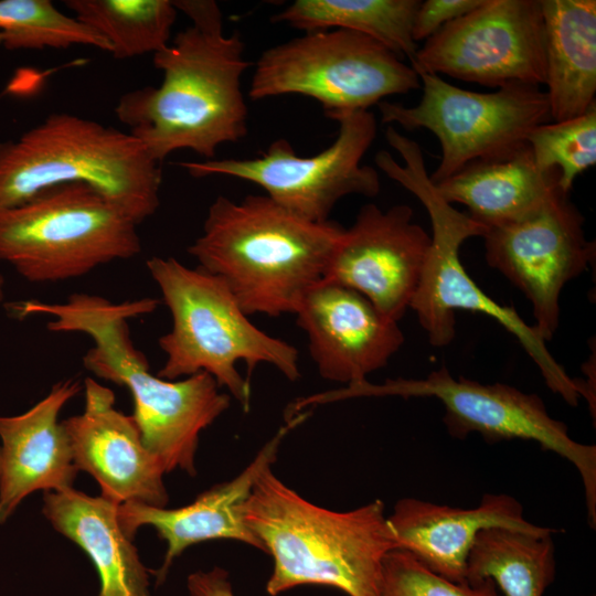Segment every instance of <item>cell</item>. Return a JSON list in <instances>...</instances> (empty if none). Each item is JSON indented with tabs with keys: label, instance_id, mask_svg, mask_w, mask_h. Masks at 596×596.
Returning a JSON list of instances; mask_svg holds the SVG:
<instances>
[{
	"label": "cell",
	"instance_id": "obj_1",
	"mask_svg": "<svg viewBox=\"0 0 596 596\" xmlns=\"http://www.w3.org/2000/svg\"><path fill=\"white\" fill-rule=\"evenodd\" d=\"M173 4L192 23L153 54L161 84L123 94L114 110L159 163L180 149L209 160L221 145L247 135L241 79L249 63L240 33L224 34L222 11L213 0Z\"/></svg>",
	"mask_w": 596,
	"mask_h": 596
},
{
	"label": "cell",
	"instance_id": "obj_2",
	"mask_svg": "<svg viewBox=\"0 0 596 596\" xmlns=\"http://www.w3.org/2000/svg\"><path fill=\"white\" fill-rule=\"evenodd\" d=\"M159 305L150 297L115 304L76 292L65 302L25 301L14 309L20 316H51L46 327L52 332L87 334L94 345L83 356L84 368L128 389L142 443L166 472L181 469L195 476L200 434L230 407L231 396L220 392L206 372L175 381L150 372L147 358L132 343L128 320Z\"/></svg>",
	"mask_w": 596,
	"mask_h": 596
},
{
	"label": "cell",
	"instance_id": "obj_3",
	"mask_svg": "<svg viewBox=\"0 0 596 596\" xmlns=\"http://www.w3.org/2000/svg\"><path fill=\"white\" fill-rule=\"evenodd\" d=\"M343 232L336 222L300 217L266 194L241 201L219 195L188 253L226 285L247 316L279 317L294 315L324 279Z\"/></svg>",
	"mask_w": 596,
	"mask_h": 596
},
{
	"label": "cell",
	"instance_id": "obj_4",
	"mask_svg": "<svg viewBox=\"0 0 596 596\" xmlns=\"http://www.w3.org/2000/svg\"><path fill=\"white\" fill-rule=\"evenodd\" d=\"M244 517L273 557L269 595L323 585L348 596H379L384 558L395 550L380 499L332 511L302 498L268 467L252 489Z\"/></svg>",
	"mask_w": 596,
	"mask_h": 596
},
{
	"label": "cell",
	"instance_id": "obj_5",
	"mask_svg": "<svg viewBox=\"0 0 596 596\" xmlns=\"http://www.w3.org/2000/svg\"><path fill=\"white\" fill-rule=\"evenodd\" d=\"M387 143L401 156L397 162L386 150L374 158L377 168L414 194L426 209L430 245L417 290L409 308L425 329L429 343L446 347L455 338V311L469 310L489 316L513 334L539 368L546 386L567 404L581 397L577 379L571 377L550 353L533 324L526 323L513 307L502 306L486 295L464 268L459 251L470 237H483L487 228L448 203L438 193L426 170L419 145L395 127L385 130Z\"/></svg>",
	"mask_w": 596,
	"mask_h": 596
},
{
	"label": "cell",
	"instance_id": "obj_6",
	"mask_svg": "<svg viewBox=\"0 0 596 596\" xmlns=\"http://www.w3.org/2000/svg\"><path fill=\"white\" fill-rule=\"evenodd\" d=\"M146 266L172 319L158 340L166 354L158 376L175 381L206 372L246 412L249 377L259 364L289 381L300 377L297 348L256 327L220 278L173 257L152 256Z\"/></svg>",
	"mask_w": 596,
	"mask_h": 596
},
{
	"label": "cell",
	"instance_id": "obj_7",
	"mask_svg": "<svg viewBox=\"0 0 596 596\" xmlns=\"http://www.w3.org/2000/svg\"><path fill=\"white\" fill-rule=\"evenodd\" d=\"M161 182L160 163L132 135L67 113L0 143V210L55 185L85 183L139 224L158 210Z\"/></svg>",
	"mask_w": 596,
	"mask_h": 596
},
{
	"label": "cell",
	"instance_id": "obj_8",
	"mask_svg": "<svg viewBox=\"0 0 596 596\" xmlns=\"http://www.w3.org/2000/svg\"><path fill=\"white\" fill-rule=\"evenodd\" d=\"M137 225L88 184L55 185L0 210V262L31 283L77 278L138 255Z\"/></svg>",
	"mask_w": 596,
	"mask_h": 596
},
{
	"label": "cell",
	"instance_id": "obj_9",
	"mask_svg": "<svg viewBox=\"0 0 596 596\" xmlns=\"http://www.w3.org/2000/svg\"><path fill=\"white\" fill-rule=\"evenodd\" d=\"M365 396L435 397L444 407V424L458 439L471 433L488 443L522 439L568 460L584 487L589 525L596 524V447L568 435L567 426L550 416L542 398L503 383L482 384L454 377L443 366L423 379H389L382 384L368 380L311 395L313 405Z\"/></svg>",
	"mask_w": 596,
	"mask_h": 596
},
{
	"label": "cell",
	"instance_id": "obj_10",
	"mask_svg": "<svg viewBox=\"0 0 596 596\" xmlns=\"http://www.w3.org/2000/svg\"><path fill=\"white\" fill-rule=\"evenodd\" d=\"M419 87L413 67L379 41L329 29L306 32L265 50L256 62L248 97L302 95L316 99L328 117L369 110L387 96Z\"/></svg>",
	"mask_w": 596,
	"mask_h": 596
},
{
	"label": "cell",
	"instance_id": "obj_11",
	"mask_svg": "<svg viewBox=\"0 0 596 596\" xmlns=\"http://www.w3.org/2000/svg\"><path fill=\"white\" fill-rule=\"evenodd\" d=\"M413 70L423 87L419 103L406 107L382 100L377 107L383 124H396L406 130L425 128L437 137L440 161L429 174L435 184L476 160L524 145L533 128L551 120L547 96L539 86L509 85L479 93Z\"/></svg>",
	"mask_w": 596,
	"mask_h": 596
},
{
	"label": "cell",
	"instance_id": "obj_12",
	"mask_svg": "<svg viewBox=\"0 0 596 596\" xmlns=\"http://www.w3.org/2000/svg\"><path fill=\"white\" fill-rule=\"evenodd\" d=\"M338 123L336 140L311 157L297 155L284 138L273 141L253 159H209L180 162L190 175H226L255 183L291 213L312 222H327L344 196L373 198L381 190L380 175L362 158L376 136V119L369 110L328 116Z\"/></svg>",
	"mask_w": 596,
	"mask_h": 596
},
{
	"label": "cell",
	"instance_id": "obj_13",
	"mask_svg": "<svg viewBox=\"0 0 596 596\" xmlns=\"http://www.w3.org/2000/svg\"><path fill=\"white\" fill-rule=\"evenodd\" d=\"M411 66L489 87L545 83L541 0H483L418 47Z\"/></svg>",
	"mask_w": 596,
	"mask_h": 596
},
{
	"label": "cell",
	"instance_id": "obj_14",
	"mask_svg": "<svg viewBox=\"0 0 596 596\" xmlns=\"http://www.w3.org/2000/svg\"><path fill=\"white\" fill-rule=\"evenodd\" d=\"M568 194L558 188L530 214L482 237L488 265L531 302L533 327L545 342L558 328L562 289L595 259V244L585 237L584 217Z\"/></svg>",
	"mask_w": 596,
	"mask_h": 596
},
{
	"label": "cell",
	"instance_id": "obj_15",
	"mask_svg": "<svg viewBox=\"0 0 596 596\" xmlns=\"http://www.w3.org/2000/svg\"><path fill=\"white\" fill-rule=\"evenodd\" d=\"M430 235L413 222V210L397 204L361 207L333 252L324 280L351 288L385 317L397 321L419 285Z\"/></svg>",
	"mask_w": 596,
	"mask_h": 596
},
{
	"label": "cell",
	"instance_id": "obj_16",
	"mask_svg": "<svg viewBox=\"0 0 596 596\" xmlns=\"http://www.w3.org/2000/svg\"><path fill=\"white\" fill-rule=\"evenodd\" d=\"M84 390V411L62 421L76 468L89 473L100 496L118 505L166 508V471L143 445L134 417L118 411L114 392L95 379L86 377Z\"/></svg>",
	"mask_w": 596,
	"mask_h": 596
},
{
	"label": "cell",
	"instance_id": "obj_17",
	"mask_svg": "<svg viewBox=\"0 0 596 596\" xmlns=\"http://www.w3.org/2000/svg\"><path fill=\"white\" fill-rule=\"evenodd\" d=\"M294 315L321 377L347 386L384 368L404 343L397 321L360 292L333 281L316 284Z\"/></svg>",
	"mask_w": 596,
	"mask_h": 596
},
{
	"label": "cell",
	"instance_id": "obj_18",
	"mask_svg": "<svg viewBox=\"0 0 596 596\" xmlns=\"http://www.w3.org/2000/svg\"><path fill=\"white\" fill-rule=\"evenodd\" d=\"M309 412L285 415V424L276 432L253 461L235 478L202 492L181 508L167 509L137 502L118 505V522L129 539L142 525H151L167 543L164 560L156 572L162 583L173 561L189 546L211 540H234L266 553L260 540L245 522L244 507L262 472L275 462L281 441L302 423Z\"/></svg>",
	"mask_w": 596,
	"mask_h": 596
},
{
	"label": "cell",
	"instance_id": "obj_19",
	"mask_svg": "<svg viewBox=\"0 0 596 596\" xmlns=\"http://www.w3.org/2000/svg\"><path fill=\"white\" fill-rule=\"evenodd\" d=\"M387 524L395 550L411 553L453 582L466 579L468 557L481 531L501 528L544 533L555 530L526 521L521 503L507 493H486L479 505L470 509L404 498L394 505Z\"/></svg>",
	"mask_w": 596,
	"mask_h": 596
},
{
	"label": "cell",
	"instance_id": "obj_20",
	"mask_svg": "<svg viewBox=\"0 0 596 596\" xmlns=\"http://www.w3.org/2000/svg\"><path fill=\"white\" fill-rule=\"evenodd\" d=\"M79 391L77 380H64L23 414L0 416V524L34 491L73 488L79 470L58 415Z\"/></svg>",
	"mask_w": 596,
	"mask_h": 596
},
{
	"label": "cell",
	"instance_id": "obj_21",
	"mask_svg": "<svg viewBox=\"0 0 596 596\" xmlns=\"http://www.w3.org/2000/svg\"><path fill=\"white\" fill-rule=\"evenodd\" d=\"M43 514L93 562L98 596H151L148 571L118 522V504L74 488L46 491Z\"/></svg>",
	"mask_w": 596,
	"mask_h": 596
},
{
	"label": "cell",
	"instance_id": "obj_22",
	"mask_svg": "<svg viewBox=\"0 0 596 596\" xmlns=\"http://www.w3.org/2000/svg\"><path fill=\"white\" fill-rule=\"evenodd\" d=\"M556 170L543 172L525 142L499 156L476 160L435 184L448 203L465 205L487 230L530 214L560 188Z\"/></svg>",
	"mask_w": 596,
	"mask_h": 596
},
{
	"label": "cell",
	"instance_id": "obj_23",
	"mask_svg": "<svg viewBox=\"0 0 596 596\" xmlns=\"http://www.w3.org/2000/svg\"><path fill=\"white\" fill-rule=\"evenodd\" d=\"M551 120L596 107V1L541 0Z\"/></svg>",
	"mask_w": 596,
	"mask_h": 596
},
{
	"label": "cell",
	"instance_id": "obj_24",
	"mask_svg": "<svg viewBox=\"0 0 596 596\" xmlns=\"http://www.w3.org/2000/svg\"><path fill=\"white\" fill-rule=\"evenodd\" d=\"M556 532L481 531L470 551L465 581L491 578L503 596H543L555 576L552 534Z\"/></svg>",
	"mask_w": 596,
	"mask_h": 596
},
{
	"label": "cell",
	"instance_id": "obj_25",
	"mask_svg": "<svg viewBox=\"0 0 596 596\" xmlns=\"http://www.w3.org/2000/svg\"><path fill=\"white\" fill-rule=\"evenodd\" d=\"M419 0H296L272 17L306 32L344 29L368 35L409 61L418 46L412 36Z\"/></svg>",
	"mask_w": 596,
	"mask_h": 596
},
{
	"label": "cell",
	"instance_id": "obj_26",
	"mask_svg": "<svg viewBox=\"0 0 596 596\" xmlns=\"http://www.w3.org/2000/svg\"><path fill=\"white\" fill-rule=\"evenodd\" d=\"M75 19L102 35L115 58L163 50L178 10L170 0H66Z\"/></svg>",
	"mask_w": 596,
	"mask_h": 596
},
{
	"label": "cell",
	"instance_id": "obj_27",
	"mask_svg": "<svg viewBox=\"0 0 596 596\" xmlns=\"http://www.w3.org/2000/svg\"><path fill=\"white\" fill-rule=\"evenodd\" d=\"M0 44L8 50L88 45L110 51L106 39L50 0H0Z\"/></svg>",
	"mask_w": 596,
	"mask_h": 596
},
{
	"label": "cell",
	"instance_id": "obj_28",
	"mask_svg": "<svg viewBox=\"0 0 596 596\" xmlns=\"http://www.w3.org/2000/svg\"><path fill=\"white\" fill-rule=\"evenodd\" d=\"M526 143L538 168L556 170L560 188L570 193L577 175L596 163V107L571 119L536 126Z\"/></svg>",
	"mask_w": 596,
	"mask_h": 596
},
{
	"label": "cell",
	"instance_id": "obj_29",
	"mask_svg": "<svg viewBox=\"0 0 596 596\" xmlns=\"http://www.w3.org/2000/svg\"><path fill=\"white\" fill-rule=\"evenodd\" d=\"M379 596H503L491 578L453 582L411 553L393 550L384 558Z\"/></svg>",
	"mask_w": 596,
	"mask_h": 596
},
{
	"label": "cell",
	"instance_id": "obj_30",
	"mask_svg": "<svg viewBox=\"0 0 596 596\" xmlns=\"http://www.w3.org/2000/svg\"><path fill=\"white\" fill-rule=\"evenodd\" d=\"M483 0H426L421 1L414 15L412 36L417 43L426 41L447 23L469 13Z\"/></svg>",
	"mask_w": 596,
	"mask_h": 596
},
{
	"label": "cell",
	"instance_id": "obj_31",
	"mask_svg": "<svg viewBox=\"0 0 596 596\" xmlns=\"http://www.w3.org/2000/svg\"><path fill=\"white\" fill-rule=\"evenodd\" d=\"M187 586L190 596H235L228 573L217 566L190 574Z\"/></svg>",
	"mask_w": 596,
	"mask_h": 596
},
{
	"label": "cell",
	"instance_id": "obj_32",
	"mask_svg": "<svg viewBox=\"0 0 596 596\" xmlns=\"http://www.w3.org/2000/svg\"><path fill=\"white\" fill-rule=\"evenodd\" d=\"M3 277L0 275V301L3 299Z\"/></svg>",
	"mask_w": 596,
	"mask_h": 596
}]
</instances>
